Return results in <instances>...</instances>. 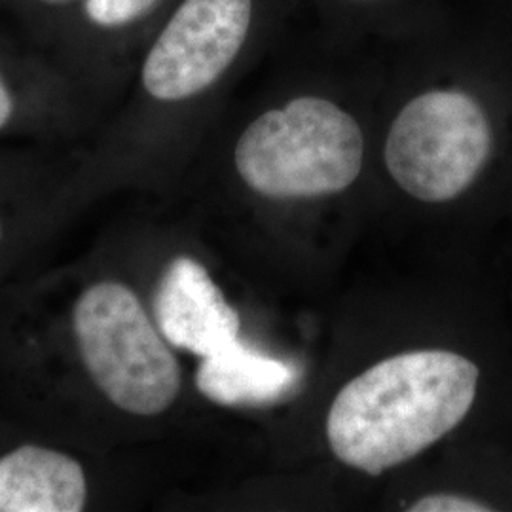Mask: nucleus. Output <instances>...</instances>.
<instances>
[{
  "instance_id": "obj_1",
  "label": "nucleus",
  "mask_w": 512,
  "mask_h": 512,
  "mask_svg": "<svg viewBox=\"0 0 512 512\" xmlns=\"http://www.w3.org/2000/svg\"><path fill=\"white\" fill-rule=\"evenodd\" d=\"M293 0H179L135 63L131 105L97 160H129L190 128L239 74L281 46Z\"/></svg>"
},
{
  "instance_id": "obj_2",
  "label": "nucleus",
  "mask_w": 512,
  "mask_h": 512,
  "mask_svg": "<svg viewBox=\"0 0 512 512\" xmlns=\"http://www.w3.org/2000/svg\"><path fill=\"white\" fill-rule=\"evenodd\" d=\"M482 370L448 349L406 351L370 366L330 406L327 439L349 467L378 476L420 456L471 414Z\"/></svg>"
},
{
  "instance_id": "obj_3",
  "label": "nucleus",
  "mask_w": 512,
  "mask_h": 512,
  "mask_svg": "<svg viewBox=\"0 0 512 512\" xmlns=\"http://www.w3.org/2000/svg\"><path fill=\"white\" fill-rule=\"evenodd\" d=\"M368 135L359 114L325 88H302L251 116L228 162L241 184L266 200L342 194L365 171Z\"/></svg>"
},
{
  "instance_id": "obj_4",
  "label": "nucleus",
  "mask_w": 512,
  "mask_h": 512,
  "mask_svg": "<svg viewBox=\"0 0 512 512\" xmlns=\"http://www.w3.org/2000/svg\"><path fill=\"white\" fill-rule=\"evenodd\" d=\"M71 330L86 376L116 410L152 418L175 404L183 387L179 359L124 281L86 285L74 300Z\"/></svg>"
},
{
  "instance_id": "obj_5",
  "label": "nucleus",
  "mask_w": 512,
  "mask_h": 512,
  "mask_svg": "<svg viewBox=\"0 0 512 512\" xmlns=\"http://www.w3.org/2000/svg\"><path fill=\"white\" fill-rule=\"evenodd\" d=\"M179 0H78L48 54L95 101L128 86L139 54Z\"/></svg>"
},
{
  "instance_id": "obj_6",
  "label": "nucleus",
  "mask_w": 512,
  "mask_h": 512,
  "mask_svg": "<svg viewBox=\"0 0 512 512\" xmlns=\"http://www.w3.org/2000/svg\"><path fill=\"white\" fill-rule=\"evenodd\" d=\"M92 103L52 55L0 25V137L69 128Z\"/></svg>"
},
{
  "instance_id": "obj_7",
  "label": "nucleus",
  "mask_w": 512,
  "mask_h": 512,
  "mask_svg": "<svg viewBox=\"0 0 512 512\" xmlns=\"http://www.w3.org/2000/svg\"><path fill=\"white\" fill-rule=\"evenodd\" d=\"M152 317L167 344L207 357L239 338L241 319L202 262L175 256L152 296Z\"/></svg>"
},
{
  "instance_id": "obj_8",
  "label": "nucleus",
  "mask_w": 512,
  "mask_h": 512,
  "mask_svg": "<svg viewBox=\"0 0 512 512\" xmlns=\"http://www.w3.org/2000/svg\"><path fill=\"white\" fill-rule=\"evenodd\" d=\"M88 497V473L67 452L21 444L0 456V512H80Z\"/></svg>"
},
{
  "instance_id": "obj_9",
  "label": "nucleus",
  "mask_w": 512,
  "mask_h": 512,
  "mask_svg": "<svg viewBox=\"0 0 512 512\" xmlns=\"http://www.w3.org/2000/svg\"><path fill=\"white\" fill-rule=\"evenodd\" d=\"M300 385L296 366L249 348L241 340L200 359L196 387L220 406H270Z\"/></svg>"
},
{
  "instance_id": "obj_10",
  "label": "nucleus",
  "mask_w": 512,
  "mask_h": 512,
  "mask_svg": "<svg viewBox=\"0 0 512 512\" xmlns=\"http://www.w3.org/2000/svg\"><path fill=\"white\" fill-rule=\"evenodd\" d=\"M321 33L340 42H389L416 31L452 0H310Z\"/></svg>"
},
{
  "instance_id": "obj_11",
  "label": "nucleus",
  "mask_w": 512,
  "mask_h": 512,
  "mask_svg": "<svg viewBox=\"0 0 512 512\" xmlns=\"http://www.w3.org/2000/svg\"><path fill=\"white\" fill-rule=\"evenodd\" d=\"M78 0H0V16L14 23L21 37L48 50Z\"/></svg>"
},
{
  "instance_id": "obj_12",
  "label": "nucleus",
  "mask_w": 512,
  "mask_h": 512,
  "mask_svg": "<svg viewBox=\"0 0 512 512\" xmlns=\"http://www.w3.org/2000/svg\"><path fill=\"white\" fill-rule=\"evenodd\" d=\"M410 512H492L497 511L490 501L463 494H431L414 501Z\"/></svg>"
},
{
  "instance_id": "obj_13",
  "label": "nucleus",
  "mask_w": 512,
  "mask_h": 512,
  "mask_svg": "<svg viewBox=\"0 0 512 512\" xmlns=\"http://www.w3.org/2000/svg\"><path fill=\"white\" fill-rule=\"evenodd\" d=\"M0 243H2V224H0Z\"/></svg>"
}]
</instances>
